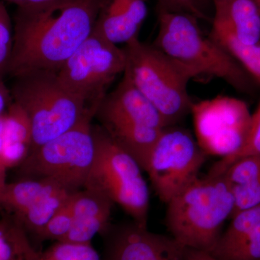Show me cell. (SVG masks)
Returning a JSON list of instances; mask_svg holds the SVG:
<instances>
[{"label": "cell", "mask_w": 260, "mask_h": 260, "mask_svg": "<svg viewBox=\"0 0 260 260\" xmlns=\"http://www.w3.org/2000/svg\"><path fill=\"white\" fill-rule=\"evenodd\" d=\"M147 14L145 0H107L93 29L113 44L126 45L138 39Z\"/></svg>", "instance_id": "cell-16"}, {"label": "cell", "mask_w": 260, "mask_h": 260, "mask_svg": "<svg viewBox=\"0 0 260 260\" xmlns=\"http://www.w3.org/2000/svg\"><path fill=\"white\" fill-rule=\"evenodd\" d=\"M11 91L14 102L23 109L31 126L29 153L97 112L67 90L52 70L17 77Z\"/></svg>", "instance_id": "cell-4"}, {"label": "cell", "mask_w": 260, "mask_h": 260, "mask_svg": "<svg viewBox=\"0 0 260 260\" xmlns=\"http://www.w3.org/2000/svg\"><path fill=\"white\" fill-rule=\"evenodd\" d=\"M107 0H50L20 7L6 74L57 72L93 31Z\"/></svg>", "instance_id": "cell-1"}, {"label": "cell", "mask_w": 260, "mask_h": 260, "mask_svg": "<svg viewBox=\"0 0 260 260\" xmlns=\"http://www.w3.org/2000/svg\"><path fill=\"white\" fill-rule=\"evenodd\" d=\"M1 1L9 2V3L16 5L18 8H20V7L31 6V5L41 4V3H46L50 0H1Z\"/></svg>", "instance_id": "cell-31"}, {"label": "cell", "mask_w": 260, "mask_h": 260, "mask_svg": "<svg viewBox=\"0 0 260 260\" xmlns=\"http://www.w3.org/2000/svg\"><path fill=\"white\" fill-rule=\"evenodd\" d=\"M183 260H218L208 251L185 248Z\"/></svg>", "instance_id": "cell-29"}, {"label": "cell", "mask_w": 260, "mask_h": 260, "mask_svg": "<svg viewBox=\"0 0 260 260\" xmlns=\"http://www.w3.org/2000/svg\"><path fill=\"white\" fill-rule=\"evenodd\" d=\"M23 260H39V252L34 249Z\"/></svg>", "instance_id": "cell-32"}, {"label": "cell", "mask_w": 260, "mask_h": 260, "mask_svg": "<svg viewBox=\"0 0 260 260\" xmlns=\"http://www.w3.org/2000/svg\"><path fill=\"white\" fill-rule=\"evenodd\" d=\"M166 225L188 248L211 252L234 208L232 186L223 175L195 178L167 203Z\"/></svg>", "instance_id": "cell-2"}, {"label": "cell", "mask_w": 260, "mask_h": 260, "mask_svg": "<svg viewBox=\"0 0 260 260\" xmlns=\"http://www.w3.org/2000/svg\"><path fill=\"white\" fill-rule=\"evenodd\" d=\"M39 260H101V257L91 243L56 242L39 252Z\"/></svg>", "instance_id": "cell-24"}, {"label": "cell", "mask_w": 260, "mask_h": 260, "mask_svg": "<svg viewBox=\"0 0 260 260\" xmlns=\"http://www.w3.org/2000/svg\"><path fill=\"white\" fill-rule=\"evenodd\" d=\"M210 3L212 0H157L158 11L185 13L198 20L212 22L213 17L208 8Z\"/></svg>", "instance_id": "cell-25"}, {"label": "cell", "mask_w": 260, "mask_h": 260, "mask_svg": "<svg viewBox=\"0 0 260 260\" xmlns=\"http://www.w3.org/2000/svg\"><path fill=\"white\" fill-rule=\"evenodd\" d=\"M226 230L222 233L210 254L222 260L235 249L260 224V204L234 215Z\"/></svg>", "instance_id": "cell-19"}, {"label": "cell", "mask_w": 260, "mask_h": 260, "mask_svg": "<svg viewBox=\"0 0 260 260\" xmlns=\"http://www.w3.org/2000/svg\"><path fill=\"white\" fill-rule=\"evenodd\" d=\"M222 175L232 186V216L260 204V153L237 160Z\"/></svg>", "instance_id": "cell-17"}, {"label": "cell", "mask_w": 260, "mask_h": 260, "mask_svg": "<svg viewBox=\"0 0 260 260\" xmlns=\"http://www.w3.org/2000/svg\"><path fill=\"white\" fill-rule=\"evenodd\" d=\"M224 48L250 75L260 84V42L252 45H244L234 38L226 35H210Z\"/></svg>", "instance_id": "cell-21"}, {"label": "cell", "mask_w": 260, "mask_h": 260, "mask_svg": "<svg viewBox=\"0 0 260 260\" xmlns=\"http://www.w3.org/2000/svg\"><path fill=\"white\" fill-rule=\"evenodd\" d=\"M5 104V99L4 96V93L2 92L0 90V114H1L2 111L4 109Z\"/></svg>", "instance_id": "cell-33"}, {"label": "cell", "mask_w": 260, "mask_h": 260, "mask_svg": "<svg viewBox=\"0 0 260 260\" xmlns=\"http://www.w3.org/2000/svg\"><path fill=\"white\" fill-rule=\"evenodd\" d=\"M158 13L155 47L192 70L197 77H215L238 91L253 92L255 81L223 46L203 34L198 19L185 13Z\"/></svg>", "instance_id": "cell-3"}, {"label": "cell", "mask_w": 260, "mask_h": 260, "mask_svg": "<svg viewBox=\"0 0 260 260\" xmlns=\"http://www.w3.org/2000/svg\"><path fill=\"white\" fill-rule=\"evenodd\" d=\"M73 193L49 179L25 178L7 183L0 196V208L11 213L25 231L38 235Z\"/></svg>", "instance_id": "cell-11"}, {"label": "cell", "mask_w": 260, "mask_h": 260, "mask_svg": "<svg viewBox=\"0 0 260 260\" xmlns=\"http://www.w3.org/2000/svg\"><path fill=\"white\" fill-rule=\"evenodd\" d=\"M207 158L189 130L177 125L164 128L146 171L160 201L167 204L198 177Z\"/></svg>", "instance_id": "cell-9"}, {"label": "cell", "mask_w": 260, "mask_h": 260, "mask_svg": "<svg viewBox=\"0 0 260 260\" xmlns=\"http://www.w3.org/2000/svg\"><path fill=\"white\" fill-rule=\"evenodd\" d=\"M95 116H99L102 126L134 124L160 129L167 126L160 113L135 86L125 70L116 88L104 98Z\"/></svg>", "instance_id": "cell-13"}, {"label": "cell", "mask_w": 260, "mask_h": 260, "mask_svg": "<svg viewBox=\"0 0 260 260\" xmlns=\"http://www.w3.org/2000/svg\"><path fill=\"white\" fill-rule=\"evenodd\" d=\"M34 249L26 231L14 218L0 220V260H23Z\"/></svg>", "instance_id": "cell-20"}, {"label": "cell", "mask_w": 260, "mask_h": 260, "mask_svg": "<svg viewBox=\"0 0 260 260\" xmlns=\"http://www.w3.org/2000/svg\"><path fill=\"white\" fill-rule=\"evenodd\" d=\"M95 153L83 189L106 197L133 221L148 225L150 193L139 164L102 126L92 125Z\"/></svg>", "instance_id": "cell-6"}, {"label": "cell", "mask_w": 260, "mask_h": 260, "mask_svg": "<svg viewBox=\"0 0 260 260\" xmlns=\"http://www.w3.org/2000/svg\"><path fill=\"white\" fill-rule=\"evenodd\" d=\"M3 141L31 145V126L28 116L16 103H13L5 117L1 135Z\"/></svg>", "instance_id": "cell-23"}, {"label": "cell", "mask_w": 260, "mask_h": 260, "mask_svg": "<svg viewBox=\"0 0 260 260\" xmlns=\"http://www.w3.org/2000/svg\"><path fill=\"white\" fill-rule=\"evenodd\" d=\"M3 140L2 137L0 136V196H1L2 192L3 189L6 186V172L8 170V168L5 165L3 162V158H2L1 151L3 148Z\"/></svg>", "instance_id": "cell-30"}, {"label": "cell", "mask_w": 260, "mask_h": 260, "mask_svg": "<svg viewBox=\"0 0 260 260\" xmlns=\"http://www.w3.org/2000/svg\"><path fill=\"white\" fill-rule=\"evenodd\" d=\"M125 71L138 90L160 113L167 126L177 125L190 114L192 101L187 85L197 75L153 44L135 39L123 48Z\"/></svg>", "instance_id": "cell-5"}, {"label": "cell", "mask_w": 260, "mask_h": 260, "mask_svg": "<svg viewBox=\"0 0 260 260\" xmlns=\"http://www.w3.org/2000/svg\"><path fill=\"white\" fill-rule=\"evenodd\" d=\"M210 35H226L244 45L260 42V14L254 0H212Z\"/></svg>", "instance_id": "cell-15"}, {"label": "cell", "mask_w": 260, "mask_h": 260, "mask_svg": "<svg viewBox=\"0 0 260 260\" xmlns=\"http://www.w3.org/2000/svg\"><path fill=\"white\" fill-rule=\"evenodd\" d=\"M116 143L124 149L146 172L154 148L162 129L134 124L102 126Z\"/></svg>", "instance_id": "cell-18"}, {"label": "cell", "mask_w": 260, "mask_h": 260, "mask_svg": "<svg viewBox=\"0 0 260 260\" xmlns=\"http://www.w3.org/2000/svg\"><path fill=\"white\" fill-rule=\"evenodd\" d=\"M5 117V116H0V136L3 133V127H4Z\"/></svg>", "instance_id": "cell-34"}, {"label": "cell", "mask_w": 260, "mask_h": 260, "mask_svg": "<svg viewBox=\"0 0 260 260\" xmlns=\"http://www.w3.org/2000/svg\"><path fill=\"white\" fill-rule=\"evenodd\" d=\"M13 43L11 20L4 3L0 0V79L7 73Z\"/></svg>", "instance_id": "cell-27"}, {"label": "cell", "mask_w": 260, "mask_h": 260, "mask_svg": "<svg viewBox=\"0 0 260 260\" xmlns=\"http://www.w3.org/2000/svg\"><path fill=\"white\" fill-rule=\"evenodd\" d=\"M94 116L88 114L71 129L30 151L19 165L25 179H49L73 192L83 189L95 153Z\"/></svg>", "instance_id": "cell-7"}, {"label": "cell", "mask_w": 260, "mask_h": 260, "mask_svg": "<svg viewBox=\"0 0 260 260\" xmlns=\"http://www.w3.org/2000/svg\"><path fill=\"white\" fill-rule=\"evenodd\" d=\"M114 205L95 191L87 189L75 191L68 200L73 224L62 242L88 244L98 234H105L111 226Z\"/></svg>", "instance_id": "cell-14"}, {"label": "cell", "mask_w": 260, "mask_h": 260, "mask_svg": "<svg viewBox=\"0 0 260 260\" xmlns=\"http://www.w3.org/2000/svg\"><path fill=\"white\" fill-rule=\"evenodd\" d=\"M222 260H260V224Z\"/></svg>", "instance_id": "cell-28"}, {"label": "cell", "mask_w": 260, "mask_h": 260, "mask_svg": "<svg viewBox=\"0 0 260 260\" xmlns=\"http://www.w3.org/2000/svg\"><path fill=\"white\" fill-rule=\"evenodd\" d=\"M73 224V215L68 202L58 210L45 224L38 237L42 240L60 242L69 233Z\"/></svg>", "instance_id": "cell-26"}, {"label": "cell", "mask_w": 260, "mask_h": 260, "mask_svg": "<svg viewBox=\"0 0 260 260\" xmlns=\"http://www.w3.org/2000/svg\"><path fill=\"white\" fill-rule=\"evenodd\" d=\"M105 260H183L186 246L172 236L151 232L136 222L111 226Z\"/></svg>", "instance_id": "cell-12"}, {"label": "cell", "mask_w": 260, "mask_h": 260, "mask_svg": "<svg viewBox=\"0 0 260 260\" xmlns=\"http://www.w3.org/2000/svg\"><path fill=\"white\" fill-rule=\"evenodd\" d=\"M254 3H255L256 7H257L258 10H259L260 14V0H254Z\"/></svg>", "instance_id": "cell-35"}, {"label": "cell", "mask_w": 260, "mask_h": 260, "mask_svg": "<svg viewBox=\"0 0 260 260\" xmlns=\"http://www.w3.org/2000/svg\"><path fill=\"white\" fill-rule=\"evenodd\" d=\"M190 114L194 119L197 141L207 155L224 158L244 144L251 117L246 103L219 95L193 102Z\"/></svg>", "instance_id": "cell-10"}, {"label": "cell", "mask_w": 260, "mask_h": 260, "mask_svg": "<svg viewBox=\"0 0 260 260\" xmlns=\"http://www.w3.org/2000/svg\"><path fill=\"white\" fill-rule=\"evenodd\" d=\"M126 64L124 49L93 29L56 74L67 90L97 110L109 85L124 73Z\"/></svg>", "instance_id": "cell-8"}, {"label": "cell", "mask_w": 260, "mask_h": 260, "mask_svg": "<svg viewBox=\"0 0 260 260\" xmlns=\"http://www.w3.org/2000/svg\"><path fill=\"white\" fill-rule=\"evenodd\" d=\"M258 153H260V104L255 112L251 114L250 125L244 144L235 153L215 162L210 167L208 175H222L237 160Z\"/></svg>", "instance_id": "cell-22"}]
</instances>
